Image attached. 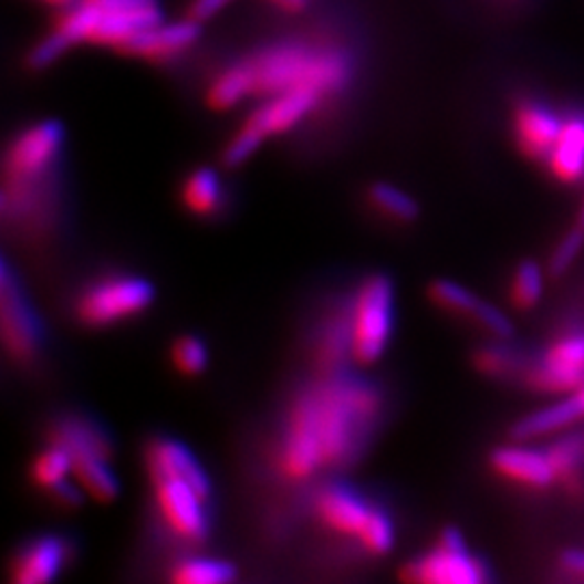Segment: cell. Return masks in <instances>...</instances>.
<instances>
[{
    "label": "cell",
    "mask_w": 584,
    "mask_h": 584,
    "mask_svg": "<svg viewBox=\"0 0 584 584\" xmlns=\"http://www.w3.org/2000/svg\"><path fill=\"white\" fill-rule=\"evenodd\" d=\"M382 416L377 388L353 377H327L301 392L280 439L278 468L289 481L344 463Z\"/></svg>",
    "instance_id": "obj_1"
},
{
    "label": "cell",
    "mask_w": 584,
    "mask_h": 584,
    "mask_svg": "<svg viewBox=\"0 0 584 584\" xmlns=\"http://www.w3.org/2000/svg\"><path fill=\"white\" fill-rule=\"evenodd\" d=\"M158 513L167 529L189 543L206 541L210 479L194 452L171 438L152 439L144 452Z\"/></svg>",
    "instance_id": "obj_2"
},
{
    "label": "cell",
    "mask_w": 584,
    "mask_h": 584,
    "mask_svg": "<svg viewBox=\"0 0 584 584\" xmlns=\"http://www.w3.org/2000/svg\"><path fill=\"white\" fill-rule=\"evenodd\" d=\"M243 63L253 96L260 97L312 90L327 100L344 92L351 81V61L344 50L310 42H284L247 56Z\"/></svg>",
    "instance_id": "obj_3"
},
{
    "label": "cell",
    "mask_w": 584,
    "mask_h": 584,
    "mask_svg": "<svg viewBox=\"0 0 584 584\" xmlns=\"http://www.w3.org/2000/svg\"><path fill=\"white\" fill-rule=\"evenodd\" d=\"M65 144L59 119H44L22 131L4 154L2 215L24 217L35 210L38 185L49 176Z\"/></svg>",
    "instance_id": "obj_4"
},
{
    "label": "cell",
    "mask_w": 584,
    "mask_h": 584,
    "mask_svg": "<svg viewBox=\"0 0 584 584\" xmlns=\"http://www.w3.org/2000/svg\"><path fill=\"white\" fill-rule=\"evenodd\" d=\"M351 359L359 366L375 364L388 348L394 330V284L375 273L362 282L346 310Z\"/></svg>",
    "instance_id": "obj_5"
},
{
    "label": "cell",
    "mask_w": 584,
    "mask_h": 584,
    "mask_svg": "<svg viewBox=\"0 0 584 584\" xmlns=\"http://www.w3.org/2000/svg\"><path fill=\"white\" fill-rule=\"evenodd\" d=\"M323 102L325 97L312 90H289L264 97V102L249 115L243 128L226 146L223 163L228 167L243 165L269 137L289 133L307 115H312Z\"/></svg>",
    "instance_id": "obj_6"
},
{
    "label": "cell",
    "mask_w": 584,
    "mask_h": 584,
    "mask_svg": "<svg viewBox=\"0 0 584 584\" xmlns=\"http://www.w3.org/2000/svg\"><path fill=\"white\" fill-rule=\"evenodd\" d=\"M156 291L139 275H108L90 284L74 301V314L85 327H111L144 314Z\"/></svg>",
    "instance_id": "obj_7"
},
{
    "label": "cell",
    "mask_w": 584,
    "mask_h": 584,
    "mask_svg": "<svg viewBox=\"0 0 584 584\" xmlns=\"http://www.w3.org/2000/svg\"><path fill=\"white\" fill-rule=\"evenodd\" d=\"M2 284H0V338L4 353L18 362H33L44 344L42 321L31 305L20 280L13 275L9 262L2 264Z\"/></svg>",
    "instance_id": "obj_8"
},
{
    "label": "cell",
    "mask_w": 584,
    "mask_h": 584,
    "mask_svg": "<svg viewBox=\"0 0 584 584\" xmlns=\"http://www.w3.org/2000/svg\"><path fill=\"white\" fill-rule=\"evenodd\" d=\"M400 578L420 584H479L489 581V572L483 561L468 552L461 533L446 529L436 550L407 563Z\"/></svg>",
    "instance_id": "obj_9"
},
{
    "label": "cell",
    "mask_w": 584,
    "mask_h": 584,
    "mask_svg": "<svg viewBox=\"0 0 584 584\" xmlns=\"http://www.w3.org/2000/svg\"><path fill=\"white\" fill-rule=\"evenodd\" d=\"M97 2V24L92 46L124 50L142 31L163 22L158 0H94Z\"/></svg>",
    "instance_id": "obj_10"
},
{
    "label": "cell",
    "mask_w": 584,
    "mask_h": 584,
    "mask_svg": "<svg viewBox=\"0 0 584 584\" xmlns=\"http://www.w3.org/2000/svg\"><path fill=\"white\" fill-rule=\"evenodd\" d=\"M72 543L63 535H42L29 539L18 548L9 563L13 584H49L67 567L72 559Z\"/></svg>",
    "instance_id": "obj_11"
},
{
    "label": "cell",
    "mask_w": 584,
    "mask_h": 584,
    "mask_svg": "<svg viewBox=\"0 0 584 584\" xmlns=\"http://www.w3.org/2000/svg\"><path fill=\"white\" fill-rule=\"evenodd\" d=\"M199 35H201V22H197L194 18H185L178 22L163 20L142 31L137 38H133L122 52L146 59L152 63H163L191 49L199 40Z\"/></svg>",
    "instance_id": "obj_12"
},
{
    "label": "cell",
    "mask_w": 584,
    "mask_h": 584,
    "mask_svg": "<svg viewBox=\"0 0 584 584\" xmlns=\"http://www.w3.org/2000/svg\"><path fill=\"white\" fill-rule=\"evenodd\" d=\"M373 509L375 507L368 504L366 498L357 493L353 487L338 486V483L323 487L314 498V511L319 520L330 531L353 539H357L362 533Z\"/></svg>",
    "instance_id": "obj_13"
},
{
    "label": "cell",
    "mask_w": 584,
    "mask_h": 584,
    "mask_svg": "<svg viewBox=\"0 0 584 584\" xmlns=\"http://www.w3.org/2000/svg\"><path fill=\"white\" fill-rule=\"evenodd\" d=\"M536 388L578 389L584 386V336L556 342L531 377Z\"/></svg>",
    "instance_id": "obj_14"
},
{
    "label": "cell",
    "mask_w": 584,
    "mask_h": 584,
    "mask_svg": "<svg viewBox=\"0 0 584 584\" xmlns=\"http://www.w3.org/2000/svg\"><path fill=\"white\" fill-rule=\"evenodd\" d=\"M491 468L520 486L545 489L559 477L548 452H539L524 446H502L491 452Z\"/></svg>",
    "instance_id": "obj_15"
},
{
    "label": "cell",
    "mask_w": 584,
    "mask_h": 584,
    "mask_svg": "<svg viewBox=\"0 0 584 584\" xmlns=\"http://www.w3.org/2000/svg\"><path fill=\"white\" fill-rule=\"evenodd\" d=\"M563 119L539 102H522L513 113V133L520 149L531 158H548Z\"/></svg>",
    "instance_id": "obj_16"
},
{
    "label": "cell",
    "mask_w": 584,
    "mask_h": 584,
    "mask_svg": "<svg viewBox=\"0 0 584 584\" xmlns=\"http://www.w3.org/2000/svg\"><path fill=\"white\" fill-rule=\"evenodd\" d=\"M49 444L65 448L72 459L83 455H96L104 459L113 457V439L108 438L104 427L87 416H63L56 420L50 427Z\"/></svg>",
    "instance_id": "obj_17"
},
{
    "label": "cell",
    "mask_w": 584,
    "mask_h": 584,
    "mask_svg": "<svg viewBox=\"0 0 584 584\" xmlns=\"http://www.w3.org/2000/svg\"><path fill=\"white\" fill-rule=\"evenodd\" d=\"M552 174L563 182H578L584 178V115L563 119L561 133L548 154Z\"/></svg>",
    "instance_id": "obj_18"
},
{
    "label": "cell",
    "mask_w": 584,
    "mask_h": 584,
    "mask_svg": "<svg viewBox=\"0 0 584 584\" xmlns=\"http://www.w3.org/2000/svg\"><path fill=\"white\" fill-rule=\"evenodd\" d=\"M584 418V386L576 389L574 396L563 398L561 403L545 407L536 414H531L526 418H522L511 436L515 439H533L539 436H548L552 431H559L572 423H578Z\"/></svg>",
    "instance_id": "obj_19"
},
{
    "label": "cell",
    "mask_w": 584,
    "mask_h": 584,
    "mask_svg": "<svg viewBox=\"0 0 584 584\" xmlns=\"http://www.w3.org/2000/svg\"><path fill=\"white\" fill-rule=\"evenodd\" d=\"M108 461L96 455L72 459V479L96 502H111L119 496V481Z\"/></svg>",
    "instance_id": "obj_20"
},
{
    "label": "cell",
    "mask_w": 584,
    "mask_h": 584,
    "mask_svg": "<svg viewBox=\"0 0 584 584\" xmlns=\"http://www.w3.org/2000/svg\"><path fill=\"white\" fill-rule=\"evenodd\" d=\"M180 199L189 212L195 217H210L219 210L221 199H223V189L217 171L201 167L194 171L180 191Z\"/></svg>",
    "instance_id": "obj_21"
},
{
    "label": "cell",
    "mask_w": 584,
    "mask_h": 584,
    "mask_svg": "<svg viewBox=\"0 0 584 584\" xmlns=\"http://www.w3.org/2000/svg\"><path fill=\"white\" fill-rule=\"evenodd\" d=\"M253 96L251 76L243 61L223 70L208 87L206 92V104L212 111H230L237 104H241L247 97Z\"/></svg>",
    "instance_id": "obj_22"
},
{
    "label": "cell",
    "mask_w": 584,
    "mask_h": 584,
    "mask_svg": "<svg viewBox=\"0 0 584 584\" xmlns=\"http://www.w3.org/2000/svg\"><path fill=\"white\" fill-rule=\"evenodd\" d=\"M239 572L228 561L217 559H187L178 563L171 572V583L176 584H223L237 581Z\"/></svg>",
    "instance_id": "obj_23"
},
{
    "label": "cell",
    "mask_w": 584,
    "mask_h": 584,
    "mask_svg": "<svg viewBox=\"0 0 584 584\" xmlns=\"http://www.w3.org/2000/svg\"><path fill=\"white\" fill-rule=\"evenodd\" d=\"M72 477V455L61 448L49 444L31 463V481L44 491H52Z\"/></svg>",
    "instance_id": "obj_24"
},
{
    "label": "cell",
    "mask_w": 584,
    "mask_h": 584,
    "mask_svg": "<svg viewBox=\"0 0 584 584\" xmlns=\"http://www.w3.org/2000/svg\"><path fill=\"white\" fill-rule=\"evenodd\" d=\"M371 204L394 221H414L418 217V204L409 195L386 182H377L368 189Z\"/></svg>",
    "instance_id": "obj_25"
},
{
    "label": "cell",
    "mask_w": 584,
    "mask_h": 584,
    "mask_svg": "<svg viewBox=\"0 0 584 584\" xmlns=\"http://www.w3.org/2000/svg\"><path fill=\"white\" fill-rule=\"evenodd\" d=\"M394 539H396V531H394L388 513L375 507L362 533L357 535L359 545L373 556H384L394 548Z\"/></svg>",
    "instance_id": "obj_26"
},
{
    "label": "cell",
    "mask_w": 584,
    "mask_h": 584,
    "mask_svg": "<svg viewBox=\"0 0 584 584\" xmlns=\"http://www.w3.org/2000/svg\"><path fill=\"white\" fill-rule=\"evenodd\" d=\"M429 294L434 299V303H438L439 307L455 312V314H474L477 305L481 303V299L472 291H468L466 286L452 282V280H438L431 284Z\"/></svg>",
    "instance_id": "obj_27"
},
{
    "label": "cell",
    "mask_w": 584,
    "mask_h": 584,
    "mask_svg": "<svg viewBox=\"0 0 584 584\" xmlns=\"http://www.w3.org/2000/svg\"><path fill=\"white\" fill-rule=\"evenodd\" d=\"M171 362L180 375H201L208 366V348L197 336H180L171 344Z\"/></svg>",
    "instance_id": "obj_28"
},
{
    "label": "cell",
    "mask_w": 584,
    "mask_h": 584,
    "mask_svg": "<svg viewBox=\"0 0 584 584\" xmlns=\"http://www.w3.org/2000/svg\"><path fill=\"white\" fill-rule=\"evenodd\" d=\"M543 292V273L539 264L526 260L518 267L513 284H511V301L520 310H531Z\"/></svg>",
    "instance_id": "obj_29"
},
{
    "label": "cell",
    "mask_w": 584,
    "mask_h": 584,
    "mask_svg": "<svg viewBox=\"0 0 584 584\" xmlns=\"http://www.w3.org/2000/svg\"><path fill=\"white\" fill-rule=\"evenodd\" d=\"M548 455L559 479H574L584 459V438L574 436L563 439L554 448H550Z\"/></svg>",
    "instance_id": "obj_30"
},
{
    "label": "cell",
    "mask_w": 584,
    "mask_h": 584,
    "mask_svg": "<svg viewBox=\"0 0 584 584\" xmlns=\"http://www.w3.org/2000/svg\"><path fill=\"white\" fill-rule=\"evenodd\" d=\"M584 244V228H576L572 230L570 234H565V239L559 243V247L554 249L552 258H550V275L552 278H561L570 267L572 262L576 260V255L581 253Z\"/></svg>",
    "instance_id": "obj_31"
},
{
    "label": "cell",
    "mask_w": 584,
    "mask_h": 584,
    "mask_svg": "<svg viewBox=\"0 0 584 584\" xmlns=\"http://www.w3.org/2000/svg\"><path fill=\"white\" fill-rule=\"evenodd\" d=\"M472 319H474L479 325H483L489 334H493V336L500 338V341L511 338L513 332H515L511 319H509L504 312H500L496 305L486 303V301H481V303L477 305Z\"/></svg>",
    "instance_id": "obj_32"
},
{
    "label": "cell",
    "mask_w": 584,
    "mask_h": 584,
    "mask_svg": "<svg viewBox=\"0 0 584 584\" xmlns=\"http://www.w3.org/2000/svg\"><path fill=\"white\" fill-rule=\"evenodd\" d=\"M474 364L486 375H502L511 368V355L504 348L487 346L474 355Z\"/></svg>",
    "instance_id": "obj_33"
},
{
    "label": "cell",
    "mask_w": 584,
    "mask_h": 584,
    "mask_svg": "<svg viewBox=\"0 0 584 584\" xmlns=\"http://www.w3.org/2000/svg\"><path fill=\"white\" fill-rule=\"evenodd\" d=\"M230 2L232 0H194V4L189 9V18H194L197 22H206V20L215 18Z\"/></svg>",
    "instance_id": "obj_34"
},
{
    "label": "cell",
    "mask_w": 584,
    "mask_h": 584,
    "mask_svg": "<svg viewBox=\"0 0 584 584\" xmlns=\"http://www.w3.org/2000/svg\"><path fill=\"white\" fill-rule=\"evenodd\" d=\"M561 565H563V570H567L570 574H576V576L584 578L583 550H567V552L561 556Z\"/></svg>",
    "instance_id": "obj_35"
},
{
    "label": "cell",
    "mask_w": 584,
    "mask_h": 584,
    "mask_svg": "<svg viewBox=\"0 0 584 584\" xmlns=\"http://www.w3.org/2000/svg\"><path fill=\"white\" fill-rule=\"evenodd\" d=\"M280 9H284V11H291V13H296V11H301V9H305V4H307V0H273Z\"/></svg>",
    "instance_id": "obj_36"
},
{
    "label": "cell",
    "mask_w": 584,
    "mask_h": 584,
    "mask_svg": "<svg viewBox=\"0 0 584 584\" xmlns=\"http://www.w3.org/2000/svg\"><path fill=\"white\" fill-rule=\"evenodd\" d=\"M40 2H44L49 7H54V9H67V7L76 4L79 0H40Z\"/></svg>",
    "instance_id": "obj_37"
},
{
    "label": "cell",
    "mask_w": 584,
    "mask_h": 584,
    "mask_svg": "<svg viewBox=\"0 0 584 584\" xmlns=\"http://www.w3.org/2000/svg\"><path fill=\"white\" fill-rule=\"evenodd\" d=\"M581 226H583L584 228V208H583V212H581Z\"/></svg>",
    "instance_id": "obj_38"
}]
</instances>
